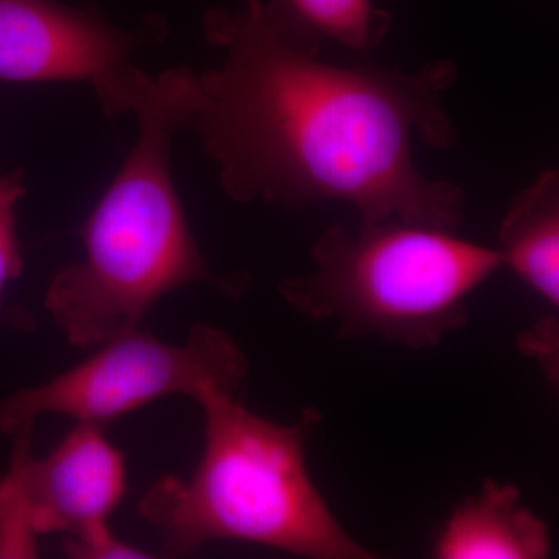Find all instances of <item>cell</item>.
<instances>
[{"label":"cell","mask_w":559,"mask_h":559,"mask_svg":"<svg viewBox=\"0 0 559 559\" xmlns=\"http://www.w3.org/2000/svg\"><path fill=\"white\" fill-rule=\"evenodd\" d=\"M202 31L221 64L197 75L183 130L215 162L227 197L282 207L340 201L360 219L462 226L463 190L414 159L417 140L439 150L457 140L444 109L454 62L417 72L329 64L283 43L260 0L209 10Z\"/></svg>","instance_id":"obj_1"},{"label":"cell","mask_w":559,"mask_h":559,"mask_svg":"<svg viewBox=\"0 0 559 559\" xmlns=\"http://www.w3.org/2000/svg\"><path fill=\"white\" fill-rule=\"evenodd\" d=\"M28 421L14 430L0 479V558L38 557V536H79L108 524L127 492V462L97 423H76L46 457H33Z\"/></svg>","instance_id":"obj_7"},{"label":"cell","mask_w":559,"mask_h":559,"mask_svg":"<svg viewBox=\"0 0 559 559\" xmlns=\"http://www.w3.org/2000/svg\"><path fill=\"white\" fill-rule=\"evenodd\" d=\"M521 352L543 367L544 373L551 382H558L559 367V323L558 314L539 320L533 329L521 334Z\"/></svg>","instance_id":"obj_13"},{"label":"cell","mask_w":559,"mask_h":559,"mask_svg":"<svg viewBox=\"0 0 559 559\" xmlns=\"http://www.w3.org/2000/svg\"><path fill=\"white\" fill-rule=\"evenodd\" d=\"M248 369L230 334L205 323L193 326L183 344L128 331L53 380L0 400V433L43 415L103 426L162 396L186 395L198 403L210 393L235 395Z\"/></svg>","instance_id":"obj_5"},{"label":"cell","mask_w":559,"mask_h":559,"mask_svg":"<svg viewBox=\"0 0 559 559\" xmlns=\"http://www.w3.org/2000/svg\"><path fill=\"white\" fill-rule=\"evenodd\" d=\"M311 259L314 271L278 283L294 311L334 323L344 337L414 349L462 330L469 297L503 267L499 249L400 219L333 224Z\"/></svg>","instance_id":"obj_4"},{"label":"cell","mask_w":559,"mask_h":559,"mask_svg":"<svg viewBox=\"0 0 559 559\" xmlns=\"http://www.w3.org/2000/svg\"><path fill=\"white\" fill-rule=\"evenodd\" d=\"M499 252L539 299L559 308V175L540 173L511 202L500 223Z\"/></svg>","instance_id":"obj_9"},{"label":"cell","mask_w":559,"mask_h":559,"mask_svg":"<svg viewBox=\"0 0 559 559\" xmlns=\"http://www.w3.org/2000/svg\"><path fill=\"white\" fill-rule=\"evenodd\" d=\"M261 13L283 43L319 57L323 43L369 51L388 35L392 17L371 0H260Z\"/></svg>","instance_id":"obj_10"},{"label":"cell","mask_w":559,"mask_h":559,"mask_svg":"<svg viewBox=\"0 0 559 559\" xmlns=\"http://www.w3.org/2000/svg\"><path fill=\"white\" fill-rule=\"evenodd\" d=\"M69 557L79 559L148 558L150 555L114 535L109 524L87 530L79 536H69L66 543Z\"/></svg>","instance_id":"obj_12"},{"label":"cell","mask_w":559,"mask_h":559,"mask_svg":"<svg viewBox=\"0 0 559 559\" xmlns=\"http://www.w3.org/2000/svg\"><path fill=\"white\" fill-rule=\"evenodd\" d=\"M198 404L205 428L197 471L190 480L160 477L139 502L167 554L241 540L304 558H373L342 527L308 469L305 447L322 419L318 411L282 425L226 393Z\"/></svg>","instance_id":"obj_3"},{"label":"cell","mask_w":559,"mask_h":559,"mask_svg":"<svg viewBox=\"0 0 559 559\" xmlns=\"http://www.w3.org/2000/svg\"><path fill=\"white\" fill-rule=\"evenodd\" d=\"M24 170L0 176V314L7 286L22 274V253L17 238L16 209L27 190Z\"/></svg>","instance_id":"obj_11"},{"label":"cell","mask_w":559,"mask_h":559,"mask_svg":"<svg viewBox=\"0 0 559 559\" xmlns=\"http://www.w3.org/2000/svg\"><path fill=\"white\" fill-rule=\"evenodd\" d=\"M550 551L549 525L522 503L520 489L495 480L455 507L432 546L437 559H544Z\"/></svg>","instance_id":"obj_8"},{"label":"cell","mask_w":559,"mask_h":559,"mask_svg":"<svg viewBox=\"0 0 559 559\" xmlns=\"http://www.w3.org/2000/svg\"><path fill=\"white\" fill-rule=\"evenodd\" d=\"M197 73L171 68L151 79L131 114L138 139L81 229L84 259L50 280L44 307L70 345L97 347L140 329L173 290L207 283L238 297L242 274L212 270L191 231L171 175V146L186 128Z\"/></svg>","instance_id":"obj_2"},{"label":"cell","mask_w":559,"mask_h":559,"mask_svg":"<svg viewBox=\"0 0 559 559\" xmlns=\"http://www.w3.org/2000/svg\"><path fill=\"white\" fill-rule=\"evenodd\" d=\"M165 35L167 25L159 16L121 28L91 5L0 0V80L86 81L106 116H124L151 80L134 64L135 53Z\"/></svg>","instance_id":"obj_6"}]
</instances>
